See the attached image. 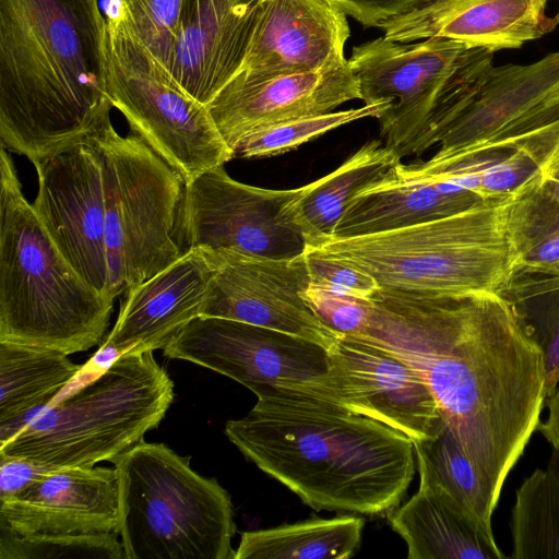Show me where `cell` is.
Wrapping results in <instances>:
<instances>
[{
	"label": "cell",
	"mask_w": 559,
	"mask_h": 559,
	"mask_svg": "<svg viewBox=\"0 0 559 559\" xmlns=\"http://www.w3.org/2000/svg\"><path fill=\"white\" fill-rule=\"evenodd\" d=\"M359 336L407 362L461 448L499 498L537 429L544 358L498 293L429 294L380 287Z\"/></svg>",
	"instance_id": "obj_1"
},
{
	"label": "cell",
	"mask_w": 559,
	"mask_h": 559,
	"mask_svg": "<svg viewBox=\"0 0 559 559\" xmlns=\"http://www.w3.org/2000/svg\"><path fill=\"white\" fill-rule=\"evenodd\" d=\"M249 413L228 420V440L316 511L377 515L399 507L415 451L403 432L324 397L264 385Z\"/></svg>",
	"instance_id": "obj_2"
},
{
	"label": "cell",
	"mask_w": 559,
	"mask_h": 559,
	"mask_svg": "<svg viewBox=\"0 0 559 559\" xmlns=\"http://www.w3.org/2000/svg\"><path fill=\"white\" fill-rule=\"evenodd\" d=\"M98 0H0V140L35 166L109 118Z\"/></svg>",
	"instance_id": "obj_3"
},
{
	"label": "cell",
	"mask_w": 559,
	"mask_h": 559,
	"mask_svg": "<svg viewBox=\"0 0 559 559\" xmlns=\"http://www.w3.org/2000/svg\"><path fill=\"white\" fill-rule=\"evenodd\" d=\"M115 298L90 286L27 202L0 152V342L85 352L103 340Z\"/></svg>",
	"instance_id": "obj_4"
},
{
	"label": "cell",
	"mask_w": 559,
	"mask_h": 559,
	"mask_svg": "<svg viewBox=\"0 0 559 559\" xmlns=\"http://www.w3.org/2000/svg\"><path fill=\"white\" fill-rule=\"evenodd\" d=\"M175 399L153 352H127L62 400L33 412L0 453L50 469L112 462L156 428Z\"/></svg>",
	"instance_id": "obj_5"
},
{
	"label": "cell",
	"mask_w": 559,
	"mask_h": 559,
	"mask_svg": "<svg viewBox=\"0 0 559 559\" xmlns=\"http://www.w3.org/2000/svg\"><path fill=\"white\" fill-rule=\"evenodd\" d=\"M506 203L399 230L331 238L309 249L366 272L382 288L429 294L499 293L515 270Z\"/></svg>",
	"instance_id": "obj_6"
},
{
	"label": "cell",
	"mask_w": 559,
	"mask_h": 559,
	"mask_svg": "<svg viewBox=\"0 0 559 559\" xmlns=\"http://www.w3.org/2000/svg\"><path fill=\"white\" fill-rule=\"evenodd\" d=\"M124 559H235L229 493L164 443L144 439L115 459Z\"/></svg>",
	"instance_id": "obj_7"
},
{
	"label": "cell",
	"mask_w": 559,
	"mask_h": 559,
	"mask_svg": "<svg viewBox=\"0 0 559 559\" xmlns=\"http://www.w3.org/2000/svg\"><path fill=\"white\" fill-rule=\"evenodd\" d=\"M493 51L429 37L400 43L379 37L347 60L365 104L391 100L379 118L384 144L401 159L437 144L440 131L477 91Z\"/></svg>",
	"instance_id": "obj_8"
},
{
	"label": "cell",
	"mask_w": 559,
	"mask_h": 559,
	"mask_svg": "<svg viewBox=\"0 0 559 559\" xmlns=\"http://www.w3.org/2000/svg\"><path fill=\"white\" fill-rule=\"evenodd\" d=\"M88 138L102 154L108 266L117 297L183 253L176 229L186 182L140 136L119 135L110 118Z\"/></svg>",
	"instance_id": "obj_9"
},
{
	"label": "cell",
	"mask_w": 559,
	"mask_h": 559,
	"mask_svg": "<svg viewBox=\"0 0 559 559\" xmlns=\"http://www.w3.org/2000/svg\"><path fill=\"white\" fill-rule=\"evenodd\" d=\"M105 14L107 93L133 134L175 168L186 183L233 159L207 106L175 82L112 8L108 5Z\"/></svg>",
	"instance_id": "obj_10"
},
{
	"label": "cell",
	"mask_w": 559,
	"mask_h": 559,
	"mask_svg": "<svg viewBox=\"0 0 559 559\" xmlns=\"http://www.w3.org/2000/svg\"><path fill=\"white\" fill-rule=\"evenodd\" d=\"M163 354L226 376L251 392L270 385L334 402L330 350L286 332L230 319L198 317L171 338Z\"/></svg>",
	"instance_id": "obj_11"
},
{
	"label": "cell",
	"mask_w": 559,
	"mask_h": 559,
	"mask_svg": "<svg viewBox=\"0 0 559 559\" xmlns=\"http://www.w3.org/2000/svg\"><path fill=\"white\" fill-rule=\"evenodd\" d=\"M302 187L287 190L249 186L224 166L186 183L176 236L182 252L191 248L265 258H294L306 250L290 202Z\"/></svg>",
	"instance_id": "obj_12"
},
{
	"label": "cell",
	"mask_w": 559,
	"mask_h": 559,
	"mask_svg": "<svg viewBox=\"0 0 559 559\" xmlns=\"http://www.w3.org/2000/svg\"><path fill=\"white\" fill-rule=\"evenodd\" d=\"M32 204L56 246L97 292H111L106 235V193L99 148L87 136L34 166Z\"/></svg>",
	"instance_id": "obj_13"
},
{
	"label": "cell",
	"mask_w": 559,
	"mask_h": 559,
	"mask_svg": "<svg viewBox=\"0 0 559 559\" xmlns=\"http://www.w3.org/2000/svg\"><path fill=\"white\" fill-rule=\"evenodd\" d=\"M216 270L200 317L236 320L297 335L334 348L343 336L326 326L304 297L310 285L305 252L265 258L211 251Z\"/></svg>",
	"instance_id": "obj_14"
},
{
	"label": "cell",
	"mask_w": 559,
	"mask_h": 559,
	"mask_svg": "<svg viewBox=\"0 0 559 559\" xmlns=\"http://www.w3.org/2000/svg\"><path fill=\"white\" fill-rule=\"evenodd\" d=\"M330 354L335 403L403 432L413 443L439 432L444 421L436 399L399 356L352 335H343Z\"/></svg>",
	"instance_id": "obj_15"
},
{
	"label": "cell",
	"mask_w": 559,
	"mask_h": 559,
	"mask_svg": "<svg viewBox=\"0 0 559 559\" xmlns=\"http://www.w3.org/2000/svg\"><path fill=\"white\" fill-rule=\"evenodd\" d=\"M346 16L330 0H263L246 59L231 80L258 82L345 66Z\"/></svg>",
	"instance_id": "obj_16"
},
{
	"label": "cell",
	"mask_w": 559,
	"mask_h": 559,
	"mask_svg": "<svg viewBox=\"0 0 559 559\" xmlns=\"http://www.w3.org/2000/svg\"><path fill=\"white\" fill-rule=\"evenodd\" d=\"M263 0H183L168 72L191 97L207 105L240 70Z\"/></svg>",
	"instance_id": "obj_17"
},
{
	"label": "cell",
	"mask_w": 559,
	"mask_h": 559,
	"mask_svg": "<svg viewBox=\"0 0 559 559\" xmlns=\"http://www.w3.org/2000/svg\"><path fill=\"white\" fill-rule=\"evenodd\" d=\"M352 99H360V91L347 62L334 69L258 82L230 80L206 106L234 155L238 143L255 129L331 112Z\"/></svg>",
	"instance_id": "obj_18"
},
{
	"label": "cell",
	"mask_w": 559,
	"mask_h": 559,
	"mask_svg": "<svg viewBox=\"0 0 559 559\" xmlns=\"http://www.w3.org/2000/svg\"><path fill=\"white\" fill-rule=\"evenodd\" d=\"M119 504L116 467L60 468L0 501V524L17 535L117 533Z\"/></svg>",
	"instance_id": "obj_19"
},
{
	"label": "cell",
	"mask_w": 559,
	"mask_h": 559,
	"mask_svg": "<svg viewBox=\"0 0 559 559\" xmlns=\"http://www.w3.org/2000/svg\"><path fill=\"white\" fill-rule=\"evenodd\" d=\"M215 270L211 251L191 248L157 274L129 288L103 346L114 348L119 356L130 350L163 349L200 317Z\"/></svg>",
	"instance_id": "obj_20"
},
{
	"label": "cell",
	"mask_w": 559,
	"mask_h": 559,
	"mask_svg": "<svg viewBox=\"0 0 559 559\" xmlns=\"http://www.w3.org/2000/svg\"><path fill=\"white\" fill-rule=\"evenodd\" d=\"M550 0H435L380 24L383 37L412 43L443 37L491 51L520 48L551 31Z\"/></svg>",
	"instance_id": "obj_21"
},
{
	"label": "cell",
	"mask_w": 559,
	"mask_h": 559,
	"mask_svg": "<svg viewBox=\"0 0 559 559\" xmlns=\"http://www.w3.org/2000/svg\"><path fill=\"white\" fill-rule=\"evenodd\" d=\"M559 97V51L530 64L492 67L438 135L445 155L485 142Z\"/></svg>",
	"instance_id": "obj_22"
},
{
	"label": "cell",
	"mask_w": 559,
	"mask_h": 559,
	"mask_svg": "<svg viewBox=\"0 0 559 559\" xmlns=\"http://www.w3.org/2000/svg\"><path fill=\"white\" fill-rule=\"evenodd\" d=\"M397 165L386 177L354 195L333 238L393 231L478 206L497 205L447 181L405 178L399 174Z\"/></svg>",
	"instance_id": "obj_23"
},
{
	"label": "cell",
	"mask_w": 559,
	"mask_h": 559,
	"mask_svg": "<svg viewBox=\"0 0 559 559\" xmlns=\"http://www.w3.org/2000/svg\"><path fill=\"white\" fill-rule=\"evenodd\" d=\"M389 524L406 543L408 559H502L486 533L443 489L420 484L389 513Z\"/></svg>",
	"instance_id": "obj_24"
},
{
	"label": "cell",
	"mask_w": 559,
	"mask_h": 559,
	"mask_svg": "<svg viewBox=\"0 0 559 559\" xmlns=\"http://www.w3.org/2000/svg\"><path fill=\"white\" fill-rule=\"evenodd\" d=\"M400 162L384 142L371 140L332 173L304 186L290 202V209L306 248H318L333 238L336 224L354 195L386 177Z\"/></svg>",
	"instance_id": "obj_25"
},
{
	"label": "cell",
	"mask_w": 559,
	"mask_h": 559,
	"mask_svg": "<svg viewBox=\"0 0 559 559\" xmlns=\"http://www.w3.org/2000/svg\"><path fill=\"white\" fill-rule=\"evenodd\" d=\"M68 356L56 349L0 342V444L78 376L83 366Z\"/></svg>",
	"instance_id": "obj_26"
},
{
	"label": "cell",
	"mask_w": 559,
	"mask_h": 559,
	"mask_svg": "<svg viewBox=\"0 0 559 559\" xmlns=\"http://www.w3.org/2000/svg\"><path fill=\"white\" fill-rule=\"evenodd\" d=\"M365 520L342 515L243 532L235 559H347L359 548Z\"/></svg>",
	"instance_id": "obj_27"
},
{
	"label": "cell",
	"mask_w": 559,
	"mask_h": 559,
	"mask_svg": "<svg viewBox=\"0 0 559 559\" xmlns=\"http://www.w3.org/2000/svg\"><path fill=\"white\" fill-rule=\"evenodd\" d=\"M420 484L435 485L448 492L488 534L499 498L467 457L449 427L414 443Z\"/></svg>",
	"instance_id": "obj_28"
},
{
	"label": "cell",
	"mask_w": 559,
	"mask_h": 559,
	"mask_svg": "<svg viewBox=\"0 0 559 559\" xmlns=\"http://www.w3.org/2000/svg\"><path fill=\"white\" fill-rule=\"evenodd\" d=\"M510 530L513 559H559V450L516 490Z\"/></svg>",
	"instance_id": "obj_29"
},
{
	"label": "cell",
	"mask_w": 559,
	"mask_h": 559,
	"mask_svg": "<svg viewBox=\"0 0 559 559\" xmlns=\"http://www.w3.org/2000/svg\"><path fill=\"white\" fill-rule=\"evenodd\" d=\"M498 294L542 349L547 399L559 384V275L515 270Z\"/></svg>",
	"instance_id": "obj_30"
},
{
	"label": "cell",
	"mask_w": 559,
	"mask_h": 559,
	"mask_svg": "<svg viewBox=\"0 0 559 559\" xmlns=\"http://www.w3.org/2000/svg\"><path fill=\"white\" fill-rule=\"evenodd\" d=\"M504 214L515 270L545 271L559 263V203L539 181L510 199Z\"/></svg>",
	"instance_id": "obj_31"
},
{
	"label": "cell",
	"mask_w": 559,
	"mask_h": 559,
	"mask_svg": "<svg viewBox=\"0 0 559 559\" xmlns=\"http://www.w3.org/2000/svg\"><path fill=\"white\" fill-rule=\"evenodd\" d=\"M391 100L359 108L288 119L261 127L247 134L234 150V158H261L293 151L334 129L364 118H380Z\"/></svg>",
	"instance_id": "obj_32"
},
{
	"label": "cell",
	"mask_w": 559,
	"mask_h": 559,
	"mask_svg": "<svg viewBox=\"0 0 559 559\" xmlns=\"http://www.w3.org/2000/svg\"><path fill=\"white\" fill-rule=\"evenodd\" d=\"M118 535H17L0 524V559H124Z\"/></svg>",
	"instance_id": "obj_33"
},
{
	"label": "cell",
	"mask_w": 559,
	"mask_h": 559,
	"mask_svg": "<svg viewBox=\"0 0 559 559\" xmlns=\"http://www.w3.org/2000/svg\"><path fill=\"white\" fill-rule=\"evenodd\" d=\"M183 0H109L108 5L168 71L179 34Z\"/></svg>",
	"instance_id": "obj_34"
},
{
	"label": "cell",
	"mask_w": 559,
	"mask_h": 559,
	"mask_svg": "<svg viewBox=\"0 0 559 559\" xmlns=\"http://www.w3.org/2000/svg\"><path fill=\"white\" fill-rule=\"evenodd\" d=\"M305 255L311 286L361 299H370L380 288L366 272L318 250L306 248Z\"/></svg>",
	"instance_id": "obj_35"
},
{
	"label": "cell",
	"mask_w": 559,
	"mask_h": 559,
	"mask_svg": "<svg viewBox=\"0 0 559 559\" xmlns=\"http://www.w3.org/2000/svg\"><path fill=\"white\" fill-rule=\"evenodd\" d=\"M304 297L317 317L341 335L359 336L367 328L370 301L309 285Z\"/></svg>",
	"instance_id": "obj_36"
},
{
	"label": "cell",
	"mask_w": 559,
	"mask_h": 559,
	"mask_svg": "<svg viewBox=\"0 0 559 559\" xmlns=\"http://www.w3.org/2000/svg\"><path fill=\"white\" fill-rule=\"evenodd\" d=\"M364 26L379 27L435 0H330Z\"/></svg>",
	"instance_id": "obj_37"
},
{
	"label": "cell",
	"mask_w": 559,
	"mask_h": 559,
	"mask_svg": "<svg viewBox=\"0 0 559 559\" xmlns=\"http://www.w3.org/2000/svg\"><path fill=\"white\" fill-rule=\"evenodd\" d=\"M51 471L35 461L0 453V501L15 496Z\"/></svg>",
	"instance_id": "obj_38"
},
{
	"label": "cell",
	"mask_w": 559,
	"mask_h": 559,
	"mask_svg": "<svg viewBox=\"0 0 559 559\" xmlns=\"http://www.w3.org/2000/svg\"><path fill=\"white\" fill-rule=\"evenodd\" d=\"M545 405L548 415L545 421H539L537 430L551 444L552 449L559 450V384L555 392L546 399Z\"/></svg>",
	"instance_id": "obj_39"
},
{
	"label": "cell",
	"mask_w": 559,
	"mask_h": 559,
	"mask_svg": "<svg viewBox=\"0 0 559 559\" xmlns=\"http://www.w3.org/2000/svg\"><path fill=\"white\" fill-rule=\"evenodd\" d=\"M539 182L543 188L559 203V157L544 173Z\"/></svg>",
	"instance_id": "obj_40"
},
{
	"label": "cell",
	"mask_w": 559,
	"mask_h": 559,
	"mask_svg": "<svg viewBox=\"0 0 559 559\" xmlns=\"http://www.w3.org/2000/svg\"><path fill=\"white\" fill-rule=\"evenodd\" d=\"M540 272H549V273H552V274H556V275H559V263L554 265L552 267L548 269V270H545V271H540Z\"/></svg>",
	"instance_id": "obj_41"
}]
</instances>
